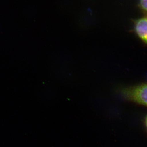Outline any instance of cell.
<instances>
[{"label": "cell", "mask_w": 147, "mask_h": 147, "mask_svg": "<svg viewBox=\"0 0 147 147\" xmlns=\"http://www.w3.org/2000/svg\"><path fill=\"white\" fill-rule=\"evenodd\" d=\"M122 94L127 100L147 107V84L126 88Z\"/></svg>", "instance_id": "cell-1"}, {"label": "cell", "mask_w": 147, "mask_h": 147, "mask_svg": "<svg viewBox=\"0 0 147 147\" xmlns=\"http://www.w3.org/2000/svg\"><path fill=\"white\" fill-rule=\"evenodd\" d=\"M139 5L141 9L147 13V0H139Z\"/></svg>", "instance_id": "cell-3"}, {"label": "cell", "mask_w": 147, "mask_h": 147, "mask_svg": "<svg viewBox=\"0 0 147 147\" xmlns=\"http://www.w3.org/2000/svg\"><path fill=\"white\" fill-rule=\"evenodd\" d=\"M134 30L139 38L147 44V16L142 17L135 21Z\"/></svg>", "instance_id": "cell-2"}, {"label": "cell", "mask_w": 147, "mask_h": 147, "mask_svg": "<svg viewBox=\"0 0 147 147\" xmlns=\"http://www.w3.org/2000/svg\"><path fill=\"white\" fill-rule=\"evenodd\" d=\"M145 124L147 129V116L146 117V118H145Z\"/></svg>", "instance_id": "cell-4"}]
</instances>
